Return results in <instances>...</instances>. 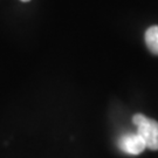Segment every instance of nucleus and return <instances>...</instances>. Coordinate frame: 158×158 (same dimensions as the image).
Wrapping results in <instances>:
<instances>
[{"label": "nucleus", "instance_id": "20e7f679", "mask_svg": "<svg viewBox=\"0 0 158 158\" xmlns=\"http://www.w3.org/2000/svg\"><path fill=\"white\" fill-rule=\"evenodd\" d=\"M21 1H23V2H27V1H29V0H21Z\"/></svg>", "mask_w": 158, "mask_h": 158}, {"label": "nucleus", "instance_id": "7ed1b4c3", "mask_svg": "<svg viewBox=\"0 0 158 158\" xmlns=\"http://www.w3.org/2000/svg\"><path fill=\"white\" fill-rule=\"evenodd\" d=\"M145 44L149 51L152 54L158 55V26H151L145 32Z\"/></svg>", "mask_w": 158, "mask_h": 158}, {"label": "nucleus", "instance_id": "f03ea898", "mask_svg": "<svg viewBox=\"0 0 158 158\" xmlns=\"http://www.w3.org/2000/svg\"><path fill=\"white\" fill-rule=\"evenodd\" d=\"M118 147L123 152L132 156L139 155L147 149L145 142L143 141V138L137 132L125 134L122 136L118 139Z\"/></svg>", "mask_w": 158, "mask_h": 158}, {"label": "nucleus", "instance_id": "f257e3e1", "mask_svg": "<svg viewBox=\"0 0 158 158\" xmlns=\"http://www.w3.org/2000/svg\"><path fill=\"white\" fill-rule=\"evenodd\" d=\"M132 122L137 128V134L145 142L147 149L156 151L158 150V122L149 118L142 114H136Z\"/></svg>", "mask_w": 158, "mask_h": 158}]
</instances>
